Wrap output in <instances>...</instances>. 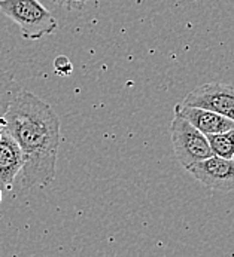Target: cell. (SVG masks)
Masks as SVG:
<instances>
[{
    "instance_id": "9",
    "label": "cell",
    "mask_w": 234,
    "mask_h": 257,
    "mask_svg": "<svg viewBox=\"0 0 234 257\" xmlns=\"http://www.w3.org/2000/svg\"><path fill=\"white\" fill-rule=\"evenodd\" d=\"M207 140L213 155L222 158H234V126L218 134H209Z\"/></svg>"
},
{
    "instance_id": "3",
    "label": "cell",
    "mask_w": 234,
    "mask_h": 257,
    "mask_svg": "<svg viewBox=\"0 0 234 257\" xmlns=\"http://www.w3.org/2000/svg\"><path fill=\"white\" fill-rule=\"evenodd\" d=\"M170 137L175 155L185 170L213 155L207 136L176 113L170 123Z\"/></svg>"
},
{
    "instance_id": "6",
    "label": "cell",
    "mask_w": 234,
    "mask_h": 257,
    "mask_svg": "<svg viewBox=\"0 0 234 257\" xmlns=\"http://www.w3.org/2000/svg\"><path fill=\"white\" fill-rule=\"evenodd\" d=\"M175 113L185 117L204 136L218 134V133L227 131L234 126V120L216 113V111L207 110L203 107H195V106H188L184 103H179L175 106Z\"/></svg>"
},
{
    "instance_id": "13",
    "label": "cell",
    "mask_w": 234,
    "mask_h": 257,
    "mask_svg": "<svg viewBox=\"0 0 234 257\" xmlns=\"http://www.w3.org/2000/svg\"><path fill=\"white\" fill-rule=\"evenodd\" d=\"M2 201H3V192H2V187H0V204H2Z\"/></svg>"
},
{
    "instance_id": "7",
    "label": "cell",
    "mask_w": 234,
    "mask_h": 257,
    "mask_svg": "<svg viewBox=\"0 0 234 257\" xmlns=\"http://www.w3.org/2000/svg\"><path fill=\"white\" fill-rule=\"evenodd\" d=\"M0 140V187L12 189L17 177L20 176L24 158L18 143L5 131Z\"/></svg>"
},
{
    "instance_id": "12",
    "label": "cell",
    "mask_w": 234,
    "mask_h": 257,
    "mask_svg": "<svg viewBox=\"0 0 234 257\" xmlns=\"http://www.w3.org/2000/svg\"><path fill=\"white\" fill-rule=\"evenodd\" d=\"M3 125H5V116H3V117L0 116V130L3 128Z\"/></svg>"
},
{
    "instance_id": "5",
    "label": "cell",
    "mask_w": 234,
    "mask_h": 257,
    "mask_svg": "<svg viewBox=\"0 0 234 257\" xmlns=\"http://www.w3.org/2000/svg\"><path fill=\"white\" fill-rule=\"evenodd\" d=\"M182 103L216 111L234 120V86L231 85L221 82L200 85L185 97Z\"/></svg>"
},
{
    "instance_id": "8",
    "label": "cell",
    "mask_w": 234,
    "mask_h": 257,
    "mask_svg": "<svg viewBox=\"0 0 234 257\" xmlns=\"http://www.w3.org/2000/svg\"><path fill=\"white\" fill-rule=\"evenodd\" d=\"M21 91L20 83L15 80V77L8 72L0 70V116L3 117L9 106L12 104L14 98Z\"/></svg>"
},
{
    "instance_id": "2",
    "label": "cell",
    "mask_w": 234,
    "mask_h": 257,
    "mask_svg": "<svg viewBox=\"0 0 234 257\" xmlns=\"http://www.w3.org/2000/svg\"><path fill=\"white\" fill-rule=\"evenodd\" d=\"M0 12L20 27L27 40H39L58 29L55 17L39 0H0Z\"/></svg>"
},
{
    "instance_id": "4",
    "label": "cell",
    "mask_w": 234,
    "mask_h": 257,
    "mask_svg": "<svg viewBox=\"0 0 234 257\" xmlns=\"http://www.w3.org/2000/svg\"><path fill=\"white\" fill-rule=\"evenodd\" d=\"M187 171L209 189L225 193L234 192V158L212 155L191 165Z\"/></svg>"
},
{
    "instance_id": "10",
    "label": "cell",
    "mask_w": 234,
    "mask_h": 257,
    "mask_svg": "<svg viewBox=\"0 0 234 257\" xmlns=\"http://www.w3.org/2000/svg\"><path fill=\"white\" fill-rule=\"evenodd\" d=\"M54 72L58 74V76H69L73 72V66L70 63V60L64 55H58L55 60H54Z\"/></svg>"
},
{
    "instance_id": "11",
    "label": "cell",
    "mask_w": 234,
    "mask_h": 257,
    "mask_svg": "<svg viewBox=\"0 0 234 257\" xmlns=\"http://www.w3.org/2000/svg\"><path fill=\"white\" fill-rule=\"evenodd\" d=\"M49 2L63 11H79L90 3V0H49Z\"/></svg>"
},
{
    "instance_id": "1",
    "label": "cell",
    "mask_w": 234,
    "mask_h": 257,
    "mask_svg": "<svg viewBox=\"0 0 234 257\" xmlns=\"http://www.w3.org/2000/svg\"><path fill=\"white\" fill-rule=\"evenodd\" d=\"M23 152V189L45 187L55 179L61 142L60 119L54 109L30 91L21 89L5 114L3 128Z\"/></svg>"
},
{
    "instance_id": "14",
    "label": "cell",
    "mask_w": 234,
    "mask_h": 257,
    "mask_svg": "<svg viewBox=\"0 0 234 257\" xmlns=\"http://www.w3.org/2000/svg\"><path fill=\"white\" fill-rule=\"evenodd\" d=\"M2 137H3V131L0 130V140H2Z\"/></svg>"
}]
</instances>
